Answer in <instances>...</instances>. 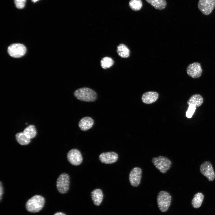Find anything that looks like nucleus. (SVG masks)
I'll return each mask as SVG.
<instances>
[{
	"label": "nucleus",
	"mask_w": 215,
	"mask_h": 215,
	"mask_svg": "<svg viewBox=\"0 0 215 215\" xmlns=\"http://www.w3.org/2000/svg\"><path fill=\"white\" fill-rule=\"evenodd\" d=\"M203 101V98L199 94H195L190 97L187 103L188 105L192 104L195 105L197 107L200 106Z\"/></svg>",
	"instance_id": "dca6fc26"
},
{
	"label": "nucleus",
	"mask_w": 215,
	"mask_h": 215,
	"mask_svg": "<svg viewBox=\"0 0 215 215\" xmlns=\"http://www.w3.org/2000/svg\"><path fill=\"white\" fill-rule=\"evenodd\" d=\"M100 161L106 164H110L116 162L118 160V154L113 151L103 153L99 156Z\"/></svg>",
	"instance_id": "f8f14e48"
},
{
	"label": "nucleus",
	"mask_w": 215,
	"mask_h": 215,
	"mask_svg": "<svg viewBox=\"0 0 215 215\" xmlns=\"http://www.w3.org/2000/svg\"><path fill=\"white\" fill-rule=\"evenodd\" d=\"M54 215H66L64 214L62 212H57L54 214Z\"/></svg>",
	"instance_id": "bb28decb"
},
{
	"label": "nucleus",
	"mask_w": 215,
	"mask_h": 215,
	"mask_svg": "<svg viewBox=\"0 0 215 215\" xmlns=\"http://www.w3.org/2000/svg\"><path fill=\"white\" fill-rule=\"evenodd\" d=\"M117 52L120 56L123 58L128 57L130 54L128 48L123 44H121L117 46Z\"/></svg>",
	"instance_id": "a211bd4d"
},
{
	"label": "nucleus",
	"mask_w": 215,
	"mask_h": 215,
	"mask_svg": "<svg viewBox=\"0 0 215 215\" xmlns=\"http://www.w3.org/2000/svg\"><path fill=\"white\" fill-rule=\"evenodd\" d=\"M198 7L203 14L209 15L215 7V0H199Z\"/></svg>",
	"instance_id": "423d86ee"
},
{
	"label": "nucleus",
	"mask_w": 215,
	"mask_h": 215,
	"mask_svg": "<svg viewBox=\"0 0 215 215\" xmlns=\"http://www.w3.org/2000/svg\"><path fill=\"white\" fill-rule=\"evenodd\" d=\"M70 177L66 173L61 174L56 181V186L57 190L62 194L67 193L69 189Z\"/></svg>",
	"instance_id": "39448f33"
},
{
	"label": "nucleus",
	"mask_w": 215,
	"mask_h": 215,
	"mask_svg": "<svg viewBox=\"0 0 215 215\" xmlns=\"http://www.w3.org/2000/svg\"><path fill=\"white\" fill-rule=\"evenodd\" d=\"M45 203L44 198L39 195H35L27 202L25 207L27 210L32 213H36L43 208Z\"/></svg>",
	"instance_id": "f03ea898"
},
{
	"label": "nucleus",
	"mask_w": 215,
	"mask_h": 215,
	"mask_svg": "<svg viewBox=\"0 0 215 215\" xmlns=\"http://www.w3.org/2000/svg\"><path fill=\"white\" fill-rule=\"evenodd\" d=\"M159 94L155 92L150 91L144 93L142 95V102L146 104H150L155 102L158 99Z\"/></svg>",
	"instance_id": "4468645a"
},
{
	"label": "nucleus",
	"mask_w": 215,
	"mask_h": 215,
	"mask_svg": "<svg viewBox=\"0 0 215 215\" xmlns=\"http://www.w3.org/2000/svg\"><path fill=\"white\" fill-rule=\"evenodd\" d=\"M189 106L188 110L186 112V116L188 118H191L194 113L196 107L195 105L192 104Z\"/></svg>",
	"instance_id": "b1692460"
},
{
	"label": "nucleus",
	"mask_w": 215,
	"mask_h": 215,
	"mask_svg": "<svg viewBox=\"0 0 215 215\" xmlns=\"http://www.w3.org/2000/svg\"><path fill=\"white\" fill-rule=\"evenodd\" d=\"M129 5L132 10L137 11L141 8L142 3L141 0H130L129 2Z\"/></svg>",
	"instance_id": "4be33fe9"
},
{
	"label": "nucleus",
	"mask_w": 215,
	"mask_h": 215,
	"mask_svg": "<svg viewBox=\"0 0 215 215\" xmlns=\"http://www.w3.org/2000/svg\"><path fill=\"white\" fill-rule=\"evenodd\" d=\"M204 199V196L201 193L198 192L194 195L191 201V205L194 208H198L201 206Z\"/></svg>",
	"instance_id": "f3484780"
},
{
	"label": "nucleus",
	"mask_w": 215,
	"mask_h": 215,
	"mask_svg": "<svg viewBox=\"0 0 215 215\" xmlns=\"http://www.w3.org/2000/svg\"><path fill=\"white\" fill-rule=\"evenodd\" d=\"M26 51L25 47L20 44H13L8 48V52L9 55L15 58H19L23 56Z\"/></svg>",
	"instance_id": "0eeeda50"
},
{
	"label": "nucleus",
	"mask_w": 215,
	"mask_h": 215,
	"mask_svg": "<svg viewBox=\"0 0 215 215\" xmlns=\"http://www.w3.org/2000/svg\"><path fill=\"white\" fill-rule=\"evenodd\" d=\"M114 61L113 59L108 57L103 58L101 61V64L102 67L104 69L108 68L113 64Z\"/></svg>",
	"instance_id": "5701e85b"
},
{
	"label": "nucleus",
	"mask_w": 215,
	"mask_h": 215,
	"mask_svg": "<svg viewBox=\"0 0 215 215\" xmlns=\"http://www.w3.org/2000/svg\"><path fill=\"white\" fill-rule=\"evenodd\" d=\"M152 161L155 167L163 173H166L170 168L172 164L171 162L170 159L162 156L153 158Z\"/></svg>",
	"instance_id": "20e7f679"
},
{
	"label": "nucleus",
	"mask_w": 215,
	"mask_h": 215,
	"mask_svg": "<svg viewBox=\"0 0 215 215\" xmlns=\"http://www.w3.org/2000/svg\"><path fill=\"white\" fill-rule=\"evenodd\" d=\"M186 72L188 74L193 78H199L202 73L200 64L196 62L190 64L187 67Z\"/></svg>",
	"instance_id": "9b49d317"
},
{
	"label": "nucleus",
	"mask_w": 215,
	"mask_h": 215,
	"mask_svg": "<svg viewBox=\"0 0 215 215\" xmlns=\"http://www.w3.org/2000/svg\"><path fill=\"white\" fill-rule=\"evenodd\" d=\"M3 194V187L1 182L0 183V199L1 201Z\"/></svg>",
	"instance_id": "a878e982"
},
{
	"label": "nucleus",
	"mask_w": 215,
	"mask_h": 215,
	"mask_svg": "<svg viewBox=\"0 0 215 215\" xmlns=\"http://www.w3.org/2000/svg\"><path fill=\"white\" fill-rule=\"evenodd\" d=\"M142 170L139 167H135L130 171L129 174V180L130 185L136 187L139 185L142 178Z\"/></svg>",
	"instance_id": "1a4fd4ad"
},
{
	"label": "nucleus",
	"mask_w": 215,
	"mask_h": 215,
	"mask_svg": "<svg viewBox=\"0 0 215 215\" xmlns=\"http://www.w3.org/2000/svg\"><path fill=\"white\" fill-rule=\"evenodd\" d=\"M16 138L18 142L21 145H27L30 142V139L28 138L23 132L17 133Z\"/></svg>",
	"instance_id": "aec40b11"
},
{
	"label": "nucleus",
	"mask_w": 215,
	"mask_h": 215,
	"mask_svg": "<svg viewBox=\"0 0 215 215\" xmlns=\"http://www.w3.org/2000/svg\"><path fill=\"white\" fill-rule=\"evenodd\" d=\"M68 160L72 165L75 166L80 165L82 162L83 158L80 152L76 149L70 150L67 153Z\"/></svg>",
	"instance_id": "9d476101"
},
{
	"label": "nucleus",
	"mask_w": 215,
	"mask_h": 215,
	"mask_svg": "<svg viewBox=\"0 0 215 215\" xmlns=\"http://www.w3.org/2000/svg\"><path fill=\"white\" fill-rule=\"evenodd\" d=\"M94 123V120L92 118L87 116L80 119L78 125L81 130L86 131L90 129L93 126Z\"/></svg>",
	"instance_id": "ddd939ff"
},
{
	"label": "nucleus",
	"mask_w": 215,
	"mask_h": 215,
	"mask_svg": "<svg viewBox=\"0 0 215 215\" xmlns=\"http://www.w3.org/2000/svg\"><path fill=\"white\" fill-rule=\"evenodd\" d=\"M39 0H32V1L33 2H35Z\"/></svg>",
	"instance_id": "cd10ccee"
},
{
	"label": "nucleus",
	"mask_w": 215,
	"mask_h": 215,
	"mask_svg": "<svg viewBox=\"0 0 215 215\" xmlns=\"http://www.w3.org/2000/svg\"><path fill=\"white\" fill-rule=\"evenodd\" d=\"M153 7L157 10H162L166 7L167 2L166 0H145Z\"/></svg>",
	"instance_id": "6ab92c4d"
},
{
	"label": "nucleus",
	"mask_w": 215,
	"mask_h": 215,
	"mask_svg": "<svg viewBox=\"0 0 215 215\" xmlns=\"http://www.w3.org/2000/svg\"><path fill=\"white\" fill-rule=\"evenodd\" d=\"M23 133L30 139L34 138L36 134V131L34 126L31 125L26 127L23 131Z\"/></svg>",
	"instance_id": "412c9836"
},
{
	"label": "nucleus",
	"mask_w": 215,
	"mask_h": 215,
	"mask_svg": "<svg viewBox=\"0 0 215 215\" xmlns=\"http://www.w3.org/2000/svg\"><path fill=\"white\" fill-rule=\"evenodd\" d=\"M91 196L94 204L98 206L102 201L103 195L101 189H96L91 192Z\"/></svg>",
	"instance_id": "2eb2a0df"
},
{
	"label": "nucleus",
	"mask_w": 215,
	"mask_h": 215,
	"mask_svg": "<svg viewBox=\"0 0 215 215\" xmlns=\"http://www.w3.org/2000/svg\"><path fill=\"white\" fill-rule=\"evenodd\" d=\"M171 201V196L167 192L161 191L158 194L157 203L159 209L162 212H165L168 209Z\"/></svg>",
	"instance_id": "7ed1b4c3"
},
{
	"label": "nucleus",
	"mask_w": 215,
	"mask_h": 215,
	"mask_svg": "<svg viewBox=\"0 0 215 215\" xmlns=\"http://www.w3.org/2000/svg\"><path fill=\"white\" fill-rule=\"evenodd\" d=\"M74 96L80 101L86 102H93L97 98L96 93L88 87H82L76 90L74 93Z\"/></svg>",
	"instance_id": "f257e3e1"
},
{
	"label": "nucleus",
	"mask_w": 215,
	"mask_h": 215,
	"mask_svg": "<svg viewBox=\"0 0 215 215\" xmlns=\"http://www.w3.org/2000/svg\"><path fill=\"white\" fill-rule=\"evenodd\" d=\"M200 171L201 173L205 176L210 181L214 180L215 174L212 166L209 161L203 162L201 165Z\"/></svg>",
	"instance_id": "6e6552de"
},
{
	"label": "nucleus",
	"mask_w": 215,
	"mask_h": 215,
	"mask_svg": "<svg viewBox=\"0 0 215 215\" xmlns=\"http://www.w3.org/2000/svg\"><path fill=\"white\" fill-rule=\"evenodd\" d=\"M26 0H14L16 7L19 9L24 8L25 6Z\"/></svg>",
	"instance_id": "393cba45"
}]
</instances>
